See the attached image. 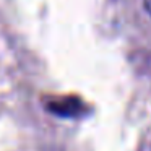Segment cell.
<instances>
[{
  "label": "cell",
  "instance_id": "1",
  "mask_svg": "<svg viewBox=\"0 0 151 151\" xmlns=\"http://www.w3.org/2000/svg\"><path fill=\"white\" fill-rule=\"evenodd\" d=\"M46 109L59 117L78 119L83 115V101L75 96H65V98H52L46 102Z\"/></svg>",
  "mask_w": 151,
  "mask_h": 151
},
{
  "label": "cell",
  "instance_id": "2",
  "mask_svg": "<svg viewBox=\"0 0 151 151\" xmlns=\"http://www.w3.org/2000/svg\"><path fill=\"white\" fill-rule=\"evenodd\" d=\"M143 4H145V10L151 15V0H143Z\"/></svg>",
  "mask_w": 151,
  "mask_h": 151
}]
</instances>
